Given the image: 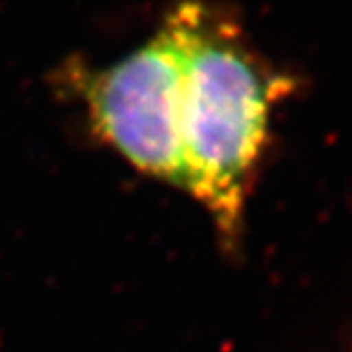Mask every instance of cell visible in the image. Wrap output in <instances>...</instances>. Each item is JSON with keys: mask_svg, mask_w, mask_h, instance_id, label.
I'll use <instances>...</instances> for the list:
<instances>
[{"mask_svg": "<svg viewBox=\"0 0 352 352\" xmlns=\"http://www.w3.org/2000/svg\"><path fill=\"white\" fill-rule=\"evenodd\" d=\"M164 26L181 56L183 189L234 234L272 111L295 91V79L259 56L230 11L204 0H183Z\"/></svg>", "mask_w": 352, "mask_h": 352, "instance_id": "cell-1", "label": "cell"}, {"mask_svg": "<svg viewBox=\"0 0 352 352\" xmlns=\"http://www.w3.org/2000/svg\"><path fill=\"white\" fill-rule=\"evenodd\" d=\"M94 130L140 172L183 187L181 56L166 26L102 70H74Z\"/></svg>", "mask_w": 352, "mask_h": 352, "instance_id": "cell-2", "label": "cell"}]
</instances>
